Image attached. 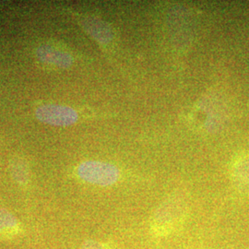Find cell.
Returning a JSON list of instances; mask_svg holds the SVG:
<instances>
[{"instance_id":"cell-1","label":"cell","mask_w":249,"mask_h":249,"mask_svg":"<svg viewBox=\"0 0 249 249\" xmlns=\"http://www.w3.org/2000/svg\"><path fill=\"white\" fill-rule=\"evenodd\" d=\"M187 213V203L181 197H171L151 216V233L156 237H165L174 233L185 222Z\"/></svg>"},{"instance_id":"cell-2","label":"cell","mask_w":249,"mask_h":249,"mask_svg":"<svg viewBox=\"0 0 249 249\" xmlns=\"http://www.w3.org/2000/svg\"><path fill=\"white\" fill-rule=\"evenodd\" d=\"M77 173L82 180L102 187L115 184L120 176L119 170L115 165L93 160L81 163L78 167Z\"/></svg>"},{"instance_id":"cell-3","label":"cell","mask_w":249,"mask_h":249,"mask_svg":"<svg viewBox=\"0 0 249 249\" xmlns=\"http://www.w3.org/2000/svg\"><path fill=\"white\" fill-rule=\"evenodd\" d=\"M36 117L45 124L53 125H70L78 120L75 110L69 107L45 105L36 110Z\"/></svg>"},{"instance_id":"cell-4","label":"cell","mask_w":249,"mask_h":249,"mask_svg":"<svg viewBox=\"0 0 249 249\" xmlns=\"http://www.w3.org/2000/svg\"><path fill=\"white\" fill-rule=\"evenodd\" d=\"M38 58L44 63L51 64L59 68H69L72 64L71 56L61 50L49 45H44L37 50Z\"/></svg>"},{"instance_id":"cell-5","label":"cell","mask_w":249,"mask_h":249,"mask_svg":"<svg viewBox=\"0 0 249 249\" xmlns=\"http://www.w3.org/2000/svg\"><path fill=\"white\" fill-rule=\"evenodd\" d=\"M231 178L241 192L249 194V156L236 160L232 165Z\"/></svg>"},{"instance_id":"cell-6","label":"cell","mask_w":249,"mask_h":249,"mask_svg":"<svg viewBox=\"0 0 249 249\" xmlns=\"http://www.w3.org/2000/svg\"><path fill=\"white\" fill-rule=\"evenodd\" d=\"M21 232V226L18 220L5 210H0V240L15 238Z\"/></svg>"},{"instance_id":"cell-7","label":"cell","mask_w":249,"mask_h":249,"mask_svg":"<svg viewBox=\"0 0 249 249\" xmlns=\"http://www.w3.org/2000/svg\"><path fill=\"white\" fill-rule=\"evenodd\" d=\"M84 25L89 34L100 42L105 43L111 39V31L103 22L94 19H87Z\"/></svg>"},{"instance_id":"cell-8","label":"cell","mask_w":249,"mask_h":249,"mask_svg":"<svg viewBox=\"0 0 249 249\" xmlns=\"http://www.w3.org/2000/svg\"><path fill=\"white\" fill-rule=\"evenodd\" d=\"M10 171L17 183L20 185H26L29 181V169L24 160L19 158L13 159L10 163Z\"/></svg>"},{"instance_id":"cell-9","label":"cell","mask_w":249,"mask_h":249,"mask_svg":"<svg viewBox=\"0 0 249 249\" xmlns=\"http://www.w3.org/2000/svg\"><path fill=\"white\" fill-rule=\"evenodd\" d=\"M80 249H117L110 243L99 242L95 240L86 241Z\"/></svg>"}]
</instances>
